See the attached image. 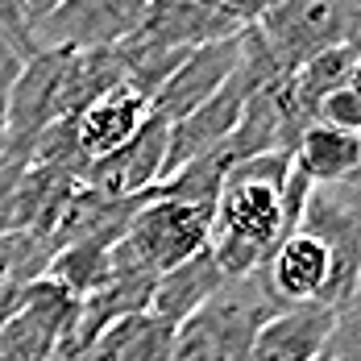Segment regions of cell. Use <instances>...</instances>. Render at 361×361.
Instances as JSON below:
<instances>
[{"label": "cell", "instance_id": "cell-1", "mask_svg": "<svg viewBox=\"0 0 361 361\" xmlns=\"http://www.w3.org/2000/svg\"><path fill=\"white\" fill-rule=\"evenodd\" d=\"M307 195L312 183L295 171L287 149L253 154L228 166L212 212V241H208L228 283L250 279L266 266L274 245L290 228H299Z\"/></svg>", "mask_w": 361, "mask_h": 361}, {"label": "cell", "instance_id": "cell-19", "mask_svg": "<svg viewBox=\"0 0 361 361\" xmlns=\"http://www.w3.org/2000/svg\"><path fill=\"white\" fill-rule=\"evenodd\" d=\"M21 67H25V54L8 37H0V133H4V112H8V96H13L17 79H21Z\"/></svg>", "mask_w": 361, "mask_h": 361}, {"label": "cell", "instance_id": "cell-21", "mask_svg": "<svg viewBox=\"0 0 361 361\" xmlns=\"http://www.w3.org/2000/svg\"><path fill=\"white\" fill-rule=\"evenodd\" d=\"M220 8H228L241 25H250V21H257V17H266L279 0H216Z\"/></svg>", "mask_w": 361, "mask_h": 361}, {"label": "cell", "instance_id": "cell-23", "mask_svg": "<svg viewBox=\"0 0 361 361\" xmlns=\"http://www.w3.org/2000/svg\"><path fill=\"white\" fill-rule=\"evenodd\" d=\"M0 361H13V357H0Z\"/></svg>", "mask_w": 361, "mask_h": 361}, {"label": "cell", "instance_id": "cell-4", "mask_svg": "<svg viewBox=\"0 0 361 361\" xmlns=\"http://www.w3.org/2000/svg\"><path fill=\"white\" fill-rule=\"evenodd\" d=\"M279 71H299L332 46H361V0H279L253 21Z\"/></svg>", "mask_w": 361, "mask_h": 361}, {"label": "cell", "instance_id": "cell-17", "mask_svg": "<svg viewBox=\"0 0 361 361\" xmlns=\"http://www.w3.org/2000/svg\"><path fill=\"white\" fill-rule=\"evenodd\" d=\"M30 162L21 154H13L8 145L0 142V237L13 233V208H17V187L25 179Z\"/></svg>", "mask_w": 361, "mask_h": 361}, {"label": "cell", "instance_id": "cell-16", "mask_svg": "<svg viewBox=\"0 0 361 361\" xmlns=\"http://www.w3.org/2000/svg\"><path fill=\"white\" fill-rule=\"evenodd\" d=\"M316 121H324V125H336V129H349V133H357L361 137V92L357 87H336V92H328L324 100L316 104Z\"/></svg>", "mask_w": 361, "mask_h": 361}, {"label": "cell", "instance_id": "cell-8", "mask_svg": "<svg viewBox=\"0 0 361 361\" xmlns=\"http://www.w3.org/2000/svg\"><path fill=\"white\" fill-rule=\"evenodd\" d=\"M241 34V21L216 0H149L129 42L158 54H187L204 42Z\"/></svg>", "mask_w": 361, "mask_h": 361}, {"label": "cell", "instance_id": "cell-6", "mask_svg": "<svg viewBox=\"0 0 361 361\" xmlns=\"http://www.w3.org/2000/svg\"><path fill=\"white\" fill-rule=\"evenodd\" d=\"M79 320V295L54 283L50 274H37L21 290L17 307L0 324V357L13 361H46L59 341L67 336Z\"/></svg>", "mask_w": 361, "mask_h": 361}, {"label": "cell", "instance_id": "cell-18", "mask_svg": "<svg viewBox=\"0 0 361 361\" xmlns=\"http://www.w3.org/2000/svg\"><path fill=\"white\" fill-rule=\"evenodd\" d=\"M0 37H8L25 59L37 50L34 42V25H30V17H25V8H21V0H0Z\"/></svg>", "mask_w": 361, "mask_h": 361}, {"label": "cell", "instance_id": "cell-11", "mask_svg": "<svg viewBox=\"0 0 361 361\" xmlns=\"http://www.w3.org/2000/svg\"><path fill=\"white\" fill-rule=\"evenodd\" d=\"M166 129H171V125L158 121V116L149 112L145 125L129 137V142L121 145V149H112L109 158L83 166L79 179L87 183V187H96V191H104V195H112V200H133V195L149 191L154 183L162 179V162H166Z\"/></svg>", "mask_w": 361, "mask_h": 361}, {"label": "cell", "instance_id": "cell-15", "mask_svg": "<svg viewBox=\"0 0 361 361\" xmlns=\"http://www.w3.org/2000/svg\"><path fill=\"white\" fill-rule=\"evenodd\" d=\"M171 345H175V324L158 320L154 312H133L112 320L87 345V361H166Z\"/></svg>", "mask_w": 361, "mask_h": 361}, {"label": "cell", "instance_id": "cell-20", "mask_svg": "<svg viewBox=\"0 0 361 361\" xmlns=\"http://www.w3.org/2000/svg\"><path fill=\"white\" fill-rule=\"evenodd\" d=\"M328 361H361V324L336 316V332L328 345Z\"/></svg>", "mask_w": 361, "mask_h": 361}, {"label": "cell", "instance_id": "cell-9", "mask_svg": "<svg viewBox=\"0 0 361 361\" xmlns=\"http://www.w3.org/2000/svg\"><path fill=\"white\" fill-rule=\"evenodd\" d=\"M237 63H241V34L220 37V42H204V46L187 50V59L149 96V112L158 121L175 125L179 116H187L191 109H200L204 100H212L220 87L233 79Z\"/></svg>", "mask_w": 361, "mask_h": 361}, {"label": "cell", "instance_id": "cell-3", "mask_svg": "<svg viewBox=\"0 0 361 361\" xmlns=\"http://www.w3.org/2000/svg\"><path fill=\"white\" fill-rule=\"evenodd\" d=\"M274 312L279 307L262 283V270L250 279H233L175 328L166 361H245L257 324Z\"/></svg>", "mask_w": 361, "mask_h": 361}, {"label": "cell", "instance_id": "cell-10", "mask_svg": "<svg viewBox=\"0 0 361 361\" xmlns=\"http://www.w3.org/2000/svg\"><path fill=\"white\" fill-rule=\"evenodd\" d=\"M145 116H149V100H145L142 92H133L129 83L125 87H112L104 96H96L87 109H79L75 116H67L79 175H83V166L109 158L112 149H121L145 125Z\"/></svg>", "mask_w": 361, "mask_h": 361}, {"label": "cell", "instance_id": "cell-12", "mask_svg": "<svg viewBox=\"0 0 361 361\" xmlns=\"http://www.w3.org/2000/svg\"><path fill=\"white\" fill-rule=\"evenodd\" d=\"M336 332L332 307H279L250 341L245 361H320Z\"/></svg>", "mask_w": 361, "mask_h": 361}, {"label": "cell", "instance_id": "cell-5", "mask_svg": "<svg viewBox=\"0 0 361 361\" xmlns=\"http://www.w3.org/2000/svg\"><path fill=\"white\" fill-rule=\"evenodd\" d=\"M262 283L270 290L274 307H332V312H341L353 295L341 274L336 250L307 224L290 228L274 245V253L262 266Z\"/></svg>", "mask_w": 361, "mask_h": 361}, {"label": "cell", "instance_id": "cell-22", "mask_svg": "<svg viewBox=\"0 0 361 361\" xmlns=\"http://www.w3.org/2000/svg\"><path fill=\"white\" fill-rule=\"evenodd\" d=\"M59 0H21V8H25V17H30V25H37L50 8H54Z\"/></svg>", "mask_w": 361, "mask_h": 361}, {"label": "cell", "instance_id": "cell-14", "mask_svg": "<svg viewBox=\"0 0 361 361\" xmlns=\"http://www.w3.org/2000/svg\"><path fill=\"white\" fill-rule=\"evenodd\" d=\"M290 162L312 187H341L361 175V137L324 121H312L290 145Z\"/></svg>", "mask_w": 361, "mask_h": 361}, {"label": "cell", "instance_id": "cell-2", "mask_svg": "<svg viewBox=\"0 0 361 361\" xmlns=\"http://www.w3.org/2000/svg\"><path fill=\"white\" fill-rule=\"evenodd\" d=\"M208 241H212V208L142 191V204L133 208L125 233L112 241V274L158 279L162 270L208 250Z\"/></svg>", "mask_w": 361, "mask_h": 361}, {"label": "cell", "instance_id": "cell-7", "mask_svg": "<svg viewBox=\"0 0 361 361\" xmlns=\"http://www.w3.org/2000/svg\"><path fill=\"white\" fill-rule=\"evenodd\" d=\"M149 0H59L34 25V42L42 46H67V50H96L116 46L142 21Z\"/></svg>", "mask_w": 361, "mask_h": 361}, {"label": "cell", "instance_id": "cell-13", "mask_svg": "<svg viewBox=\"0 0 361 361\" xmlns=\"http://www.w3.org/2000/svg\"><path fill=\"white\" fill-rule=\"evenodd\" d=\"M224 283H228V279H224V270L216 266L212 250H200L195 257H187V262L162 270V274L154 279V287H149V307H145V312H154L158 320H166V324L179 328L183 320H187L191 312H200Z\"/></svg>", "mask_w": 361, "mask_h": 361}]
</instances>
